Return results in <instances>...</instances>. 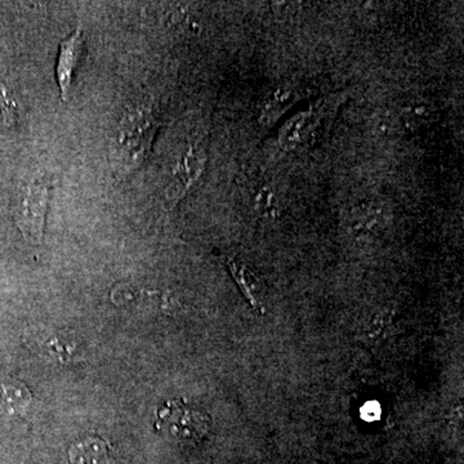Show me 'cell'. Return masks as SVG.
<instances>
[{
	"label": "cell",
	"instance_id": "3",
	"mask_svg": "<svg viewBox=\"0 0 464 464\" xmlns=\"http://www.w3.org/2000/svg\"><path fill=\"white\" fill-rule=\"evenodd\" d=\"M50 203V188L44 182L27 186L23 200L18 204L16 224L27 243L39 244L44 234L45 217Z\"/></svg>",
	"mask_w": 464,
	"mask_h": 464
},
{
	"label": "cell",
	"instance_id": "1",
	"mask_svg": "<svg viewBox=\"0 0 464 464\" xmlns=\"http://www.w3.org/2000/svg\"><path fill=\"white\" fill-rule=\"evenodd\" d=\"M157 121L149 109H134L124 116L111 142V159L119 173H130L148 158Z\"/></svg>",
	"mask_w": 464,
	"mask_h": 464
},
{
	"label": "cell",
	"instance_id": "6",
	"mask_svg": "<svg viewBox=\"0 0 464 464\" xmlns=\"http://www.w3.org/2000/svg\"><path fill=\"white\" fill-rule=\"evenodd\" d=\"M70 464H109L110 445L97 436L78 440L69 448Z\"/></svg>",
	"mask_w": 464,
	"mask_h": 464
},
{
	"label": "cell",
	"instance_id": "4",
	"mask_svg": "<svg viewBox=\"0 0 464 464\" xmlns=\"http://www.w3.org/2000/svg\"><path fill=\"white\" fill-rule=\"evenodd\" d=\"M82 45H83V35H82L81 30H76L60 44L56 74L61 97L63 101H66L69 97L75 67L78 65L82 54Z\"/></svg>",
	"mask_w": 464,
	"mask_h": 464
},
{
	"label": "cell",
	"instance_id": "8",
	"mask_svg": "<svg viewBox=\"0 0 464 464\" xmlns=\"http://www.w3.org/2000/svg\"><path fill=\"white\" fill-rule=\"evenodd\" d=\"M201 172V158L195 149L188 150L179 166V176L186 188L191 185L199 177Z\"/></svg>",
	"mask_w": 464,
	"mask_h": 464
},
{
	"label": "cell",
	"instance_id": "9",
	"mask_svg": "<svg viewBox=\"0 0 464 464\" xmlns=\"http://www.w3.org/2000/svg\"><path fill=\"white\" fill-rule=\"evenodd\" d=\"M17 106L7 87L0 84V124L9 125L16 121Z\"/></svg>",
	"mask_w": 464,
	"mask_h": 464
},
{
	"label": "cell",
	"instance_id": "2",
	"mask_svg": "<svg viewBox=\"0 0 464 464\" xmlns=\"http://www.w3.org/2000/svg\"><path fill=\"white\" fill-rule=\"evenodd\" d=\"M157 429L185 442L200 441L209 430L206 413L188 408L183 400L168 401L157 413Z\"/></svg>",
	"mask_w": 464,
	"mask_h": 464
},
{
	"label": "cell",
	"instance_id": "5",
	"mask_svg": "<svg viewBox=\"0 0 464 464\" xmlns=\"http://www.w3.org/2000/svg\"><path fill=\"white\" fill-rule=\"evenodd\" d=\"M32 401V392L24 382L0 375V415L24 414Z\"/></svg>",
	"mask_w": 464,
	"mask_h": 464
},
{
	"label": "cell",
	"instance_id": "7",
	"mask_svg": "<svg viewBox=\"0 0 464 464\" xmlns=\"http://www.w3.org/2000/svg\"><path fill=\"white\" fill-rule=\"evenodd\" d=\"M227 266L235 282L237 283L241 292H243L244 297L248 299L253 307L261 308V302L257 298L258 283L255 275L250 273L246 265L240 264L235 259L228 258Z\"/></svg>",
	"mask_w": 464,
	"mask_h": 464
},
{
	"label": "cell",
	"instance_id": "10",
	"mask_svg": "<svg viewBox=\"0 0 464 464\" xmlns=\"http://www.w3.org/2000/svg\"><path fill=\"white\" fill-rule=\"evenodd\" d=\"M257 203L259 208H261V210H264V212H268V210H273L274 208V195L273 192H270L268 190H261V195H259V198L257 199Z\"/></svg>",
	"mask_w": 464,
	"mask_h": 464
}]
</instances>
